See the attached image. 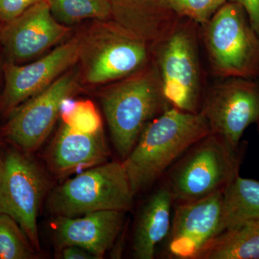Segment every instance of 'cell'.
Returning a JSON list of instances; mask_svg holds the SVG:
<instances>
[{
	"instance_id": "1",
	"label": "cell",
	"mask_w": 259,
	"mask_h": 259,
	"mask_svg": "<svg viewBox=\"0 0 259 259\" xmlns=\"http://www.w3.org/2000/svg\"><path fill=\"white\" fill-rule=\"evenodd\" d=\"M209 133L200 112L191 113L174 107L151 121L122 161L135 195L153 185Z\"/></svg>"
},
{
	"instance_id": "17",
	"label": "cell",
	"mask_w": 259,
	"mask_h": 259,
	"mask_svg": "<svg viewBox=\"0 0 259 259\" xmlns=\"http://www.w3.org/2000/svg\"><path fill=\"white\" fill-rule=\"evenodd\" d=\"M175 203L166 182L155 191L140 212L135 228L133 253L138 259H153L158 245L166 239Z\"/></svg>"
},
{
	"instance_id": "27",
	"label": "cell",
	"mask_w": 259,
	"mask_h": 259,
	"mask_svg": "<svg viewBox=\"0 0 259 259\" xmlns=\"http://www.w3.org/2000/svg\"><path fill=\"white\" fill-rule=\"evenodd\" d=\"M257 127H258V129L259 128V122L257 123Z\"/></svg>"
},
{
	"instance_id": "4",
	"label": "cell",
	"mask_w": 259,
	"mask_h": 259,
	"mask_svg": "<svg viewBox=\"0 0 259 259\" xmlns=\"http://www.w3.org/2000/svg\"><path fill=\"white\" fill-rule=\"evenodd\" d=\"M199 25L181 18L171 31L153 46V61L163 95L171 107L198 113L207 87L199 53Z\"/></svg>"
},
{
	"instance_id": "28",
	"label": "cell",
	"mask_w": 259,
	"mask_h": 259,
	"mask_svg": "<svg viewBox=\"0 0 259 259\" xmlns=\"http://www.w3.org/2000/svg\"><path fill=\"white\" fill-rule=\"evenodd\" d=\"M258 133H259V128L258 129Z\"/></svg>"
},
{
	"instance_id": "10",
	"label": "cell",
	"mask_w": 259,
	"mask_h": 259,
	"mask_svg": "<svg viewBox=\"0 0 259 259\" xmlns=\"http://www.w3.org/2000/svg\"><path fill=\"white\" fill-rule=\"evenodd\" d=\"M98 49L90 56L86 78L92 84L119 81L153 59V45L115 22L103 29Z\"/></svg>"
},
{
	"instance_id": "15",
	"label": "cell",
	"mask_w": 259,
	"mask_h": 259,
	"mask_svg": "<svg viewBox=\"0 0 259 259\" xmlns=\"http://www.w3.org/2000/svg\"><path fill=\"white\" fill-rule=\"evenodd\" d=\"M109 156L103 131L83 132L63 123L48 153L47 162L56 176L66 177L105 163Z\"/></svg>"
},
{
	"instance_id": "13",
	"label": "cell",
	"mask_w": 259,
	"mask_h": 259,
	"mask_svg": "<svg viewBox=\"0 0 259 259\" xmlns=\"http://www.w3.org/2000/svg\"><path fill=\"white\" fill-rule=\"evenodd\" d=\"M69 30L54 18L47 0H42L8 22L0 41L11 59L25 60L56 45Z\"/></svg>"
},
{
	"instance_id": "21",
	"label": "cell",
	"mask_w": 259,
	"mask_h": 259,
	"mask_svg": "<svg viewBox=\"0 0 259 259\" xmlns=\"http://www.w3.org/2000/svg\"><path fill=\"white\" fill-rule=\"evenodd\" d=\"M36 250L13 218L0 214V259H30Z\"/></svg>"
},
{
	"instance_id": "25",
	"label": "cell",
	"mask_w": 259,
	"mask_h": 259,
	"mask_svg": "<svg viewBox=\"0 0 259 259\" xmlns=\"http://www.w3.org/2000/svg\"><path fill=\"white\" fill-rule=\"evenodd\" d=\"M238 3L243 7L250 23L259 35V0H228Z\"/></svg>"
},
{
	"instance_id": "18",
	"label": "cell",
	"mask_w": 259,
	"mask_h": 259,
	"mask_svg": "<svg viewBox=\"0 0 259 259\" xmlns=\"http://www.w3.org/2000/svg\"><path fill=\"white\" fill-rule=\"evenodd\" d=\"M243 226H259V182L239 175L223 189L220 233Z\"/></svg>"
},
{
	"instance_id": "3",
	"label": "cell",
	"mask_w": 259,
	"mask_h": 259,
	"mask_svg": "<svg viewBox=\"0 0 259 259\" xmlns=\"http://www.w3.org/2000/svg\"><path fill=\"white\" fill-rule=\"evenodd\" d=\"M246 146H232L209 133L171 167L166 183L175 203L193 202L223 190L239 176Z\"/></svg>"
},
{
	"instance_id": "26",
	"label": "cell",
	"mask_w": 259,
	"mask_h": 259,
	"mask_svg": "<svg viewBox=\"0 0 259 259\" xmlns=\"http://www.w3.org/2000/svg\"><path fill=\"white\" fill-rule=\"evenodd\" d=\"M61 256L64 259H97L88 250L76 245H68L61 248Z\"/></svg>"
},
{
	"instance_id": "22",
	"label": "cell",
	"mask_w": 259,
	"mask_h": 259,
	"mask_svg": "<svg viewBox=\"0 0 259 259\" xmlns=\"http://www.w3.org/2000/svg\"><path fill=\"white\" fill-rule=\"evenodd\" d=\"M63 123L87 133H97L102 130L101 116L90 100L75 101L71 97L65 99L61 107Z\"/></svg>"
},
{
	"instance_id": "7",
	"label": "cell",
	"mask_w": 259,
	"mask_h": 259,
	"mask_svg": "<svg viewBox=\"0 0 259 259\" xmlns=\"http://www.w3.org/2000/svg\"><path fill=\"white\" fill-rule=\"evenodd\" d=\"M199 112L210 133L239 146L245 130L259 122V78L220 79L206 88Z\"/></svg>"
},
{
	"instance_id": "23",
	"label": "cell",
	"mask_w": 259,
	"mask_h": 259,
	"mask_svg": "<svg viewBox=\"0 0 259 259\" xmlns=\"http://www.w3.org/2000/svg\"><path fill=\"white\" fill-rule=\"evenodd\" d=\"M227 2L228 0H171V6L180 18L188 19L201 26Z\"/></svg>"
},
{
	"instance_id": "11",
	"label": "cell",
	"mask_w": 259,
	"mask_h": 259,
	"mask_svg": "<svg viewBox=\"0 0 259 259\" xmlns=\"http://www.w3.org/2000/svg\"><path fill=\"white\" fill-rule=\"evenodd\" d=\"M82 44L72 39L31 64L5 66V86L1 100L5 115H10L29 99L45 90L79 59Z\"/></svg>"
},
{
	"instance_id": "19",
	"label": "cell",
	"mask_w": 259,
	"mask_h": 259,
	"mask_svg": "<svg viewBox=\"0 0 259 259\" xmlns=\"http://www.w3.org/2000/svg\"><path fill=\"white\" fill-rule=\"evenodd\" d=\"M195 259H259V226H243L221 232Z\"/></svg>"
},
{
	"instance_id": "20",
	"label": "cell",
	"mask_w": 259,
	"mask_h": 259,
	"mask_svg": "<svg viewBox=\"0 0 259 259\" xmlns=\"http://www.w3.org/2000/svg\"><path fill=\"white\" fill-rule=\"evenodd\" d=\"M53 15L61 23L70 24L85 19L112 18L109 0H47Z\"/></svg>"
},
{
	"instance_id": "14",
	"label": "cell",
	"mask_w": 259,
	"mask_h": 259,
	"mask_svg": "<svg viewBox=\"0 0 259 259\" xmlns=\"http://www.w3.org/2000/svg\"><path fill=\"white\" fill-rule=\"evenodd\" d=\"M125 212L104 210L77 217L56 216L54 236L61 248L76 245L88 250L97 259L111 248L122 229Z\"/></svg>"
},
{
	"instance_id": "5",
	"label": "cell",
	"mask_w": 259,
	"mask_h": 259,
	"mask_svg": "<svg viewBox=\"0 0 259 259\" xmlns=\"http://www.w3.org/2000/svg\"><path fill=\"white\" fill-rule=\"evenodd\" d=\"M199 33L217 77L259 78V35L241 5L227 2Z\"/></svg>"
},
{
	"instance_id": "2",
	"label": "cell",
	"mask_w": 259,
	"mask_h": 259,
	"mask_svg": "<svg viewBox=\"0 0 259 259\" xmlns=\"http://www.w3.org/2000/svg\"><path fill=\"white\" fill-rule=\"evenodd\" d=\"M119 81L102 94L101 102L112 142L122 161L146 126L171 105L163 95L153 59Z\"/></svg>"
},
{
	"instance_id": "24",
	"label": "cell",
	"mask_w": 259,
	"mask_h": 259,
	"mask_svg": "<svg viewBox=\"0 0 259 259\" xmlns=\"http://www.w3.org/2000/svg\"><path fill=\"white\" fill-rule=\"evenodd\" d=\"M42 0H0V19L8 23Z\"/></svg>"
},
{
	"instance_id": "16",
	"label": "cell",
	"mask_w": 259,
	"mask_h": 259,
	"mask_svg": "<svg viewBox=\"0 0 259 259\" xmlns=\"http://www.w3.org/2000/svg\"><path fill=\"white\" fill-rule=\"evenodd\" d=\"M115 23L152 45L171 31L180 20L171 0H109Z\"/></svg>"
},
{
	"instance_id": "6",
	"label": "cell",
	"mask_w": 259,
	"mask_h": 259,
	"mask_svg": "<svg viewBox=\"0 0 259 259\" xmlns=\"http://www.w3.org/2000/svg\"><path fill=\"white\" fill-rule=\"evenodd\" d=\"M134 191L122 161L88 168L53 191L48 202L55 216L77 217L104 210L127 212Z\"/></svg>"
},
{
	"instance_id": "12",
	"label": "cell",
	"mask_w": 259,
	"mask_h": 259,
	"mask_svg": "<svg viewBox=\"0 0 259 259\" xmlns=\"http://www.w3.org/2000/svg\"><path fill=\"white\" fill-rule=\"evenodd\" d=\"M222 191L185 203H175L166 251L170 258L195 259L220 233Z\"/></svg>"
},
{
	"instance_id": "8",
	"label": "cell",
	"mask_w": 259,
	"mask_h": 259,
	"mask_svg": "<svg viewBox=\"0 0 259 259\" xmlns=\"http://www.w3.org/2000/svg\"><path fill=\"white\" fill-rule=\"evenodd\" d=\"M46 187L44 174L26 153L14 150L0 158V214L20 225L37 252L40 249L37 218Z\"/></svg>"
},
{
	"instance_id": "9",
	"label": "cell",
	"mask_w": 259,
	"mask_h": 259,
	"mask_svg": "<svg viewBox=\"0 0 259 259\" xmlns=\"http://www.w3.org/2000/svg\"><path fill=\"white\" fill-rule=\"evenodd\" d=\"M77 88L74 72L61 75L40 93L10 114L3 134L20 151H35L47 139L60 116L62 102Z\"/></svg>"
}]
</instances>
